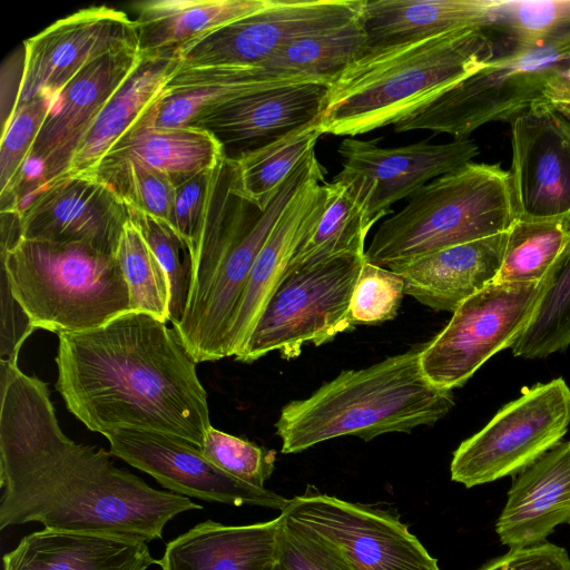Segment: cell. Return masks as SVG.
Returning a JSON list of instances; mask_svg holds the SVG:
<instances>
[{"mask_svg": "<svg viewBox=\"0 0 570 570\" xmlns=\"http://www.w3.org/2000/svg\"><path fill=\"white\" fill-rule=\"evenodd\" d=\"M494 0H364L360 20L367 48L466 27L485 28Z\"/></svg>", "mask_w": 570, "mask_h": 570, "instance_id": "f1b7e54d", "label": "cell"}, {"mask_svg": "<svg viewBox=\"0 0 570 570\" xmlns=\"http://www.w3.org/2000/svg\"><path fill=\"white\" fill-rule=\"evenodd\" d=\"M128 207L117 191L94 175L58 179L35 194L20 213L21 238L80 244L115 255Z\"/></svg>", "mask_w": 570, "mask_h": 570, "instance_id": "ac0fdd59", "label": "cell"}, {"mask_svg": "<svg viewBox=\"0 0 570 570\" xmlns=\"http://www.w3.org/2000/svg\"><path fill=\"white\" fill-rule=\"evenodd\" d=\"M110 454L151 475L174 493L230 505L279 510L286 499L266 488L239 481L209 462L202 450L178 436L156 431L118 428L104 435Z\"/></svg>", "mask_w": 570, "mask_h": 570, "instance_id": "9a60e30c", "label": "cell"}, {"mask_svg": "<svg viewBox=\"0 0 570 570\" xmlns=\"http://www.w3.org/2000/svg\"><path fill=\"white\" fill-rule=\"evenodd\" d=\"M127 49H138V36L135 20L121 10L95 6L57 20L23 42L12 114L40 92L55 99L86 66Z\"/></svg>", "mask_w": 570, "mask_h": 570, "instance_id": "5bb4252c", "label": "cell"}, {"mask_svg": "<svg viewBox=\"0 0 570 570\" xmlns=\"http://www.w3.org/2000/svg\"><path fill=\"white\" fill-rule=\"evenodd\" d=\"M273 570H284V569L279 566V563H278V561H277V563H276V566L274 567V569H273Z\"/></svg>", "mask_w": 570, "mask_h": 570, "instance_id": "c3c4849f", "label": "cell"}, {"mask_svg": "<svg viewBox=\"0 0 570 570\" xmlns=\"http://www.w3.org/2000/svg\"><path fill=\"white\" fill-rule=\"evenodd\" d=\"M364 259L340 256L286 272L235 358L252 363L278 352L293 360L305 345L320 346L353 330L350 305Z\"/></svg>", "mask_w": 570, "mask_h": 570, "instance_id": "9c48e42d", "label": "cell"}, {"mask_svg": "<svg viewBox=\"0 0 570 570\" xmlns=\"http://www.w3.org/2000/svg\"><path fill=\"white\" fill-rule=\"evenodd\" d=\"M325 175L323 167L302 185L261 248L230 330V356L235 357L242 352L265 305L285 275L298 242L322 203Z\"/></svg>", "mask_w": 570, "mask_h": 570, "instance_id": "603a6c76", "label": "cell"}, {"mask_svg": "<svg viewBox=\"0 0 570 570\" xmlns=\"http://www.w3.org/2000/svg\"><path fill=\"white\" fill-rule=\"evenodd\" d=\"M404 289V281L399 274L365 258L351 298L350 317L353 326L393 320L405 294Z\"/></svg>", "mask_w": 570, "mask_h": 570, "instance_id": "b9f144b4", "label": "cell"}, {"mask_svg": "<svg viewBox=\"0 0 570 570\" xmlns=\"http://www.w3.org/2000/svg\"><path fill=\"white\" fill-rule=\"evenodd\" d=\"M283 517L244 525L212 520L169 541L157 561L161 570H273Z\"/></svg>", "mask_w": 570, "mask_h": 570, "instance_id": "484cf974", "label": "cell"}, {"mask_svg": "<svg viewBox=\"0 0 570 570\" xmlns=\"http://www.w3.org/2000/svg\"><path fill=\"white\" fill-rule=\"evenodd\" d=\"M421 350L344 371L308 397L286 404L275 424L282 453H298L345 435L371 441L385 433H409L444 417L454 405L452 391L429 382Z\"/></svg>", "mask_w": 570, "mask_h": 570, "instance_id": "5b68a950", "label": "cell"}, {"mask_svg": "<svg viewBox=\"0 0 570 570\" xmlns=\"http://www.w3.org/2000/svg\"><path fill=\"white\" fill-rule=\"evenodd\" d=\"M517 219L509 170L469 163L409 198L374 234L365 258L389 267L449 246L507 232Z\"/></svg>", "mask_w": 570, "mask_h": 570, "instance_id": "52a82bcc", "label": "cell"}, {"mask_svg": "<svg viewBox=\"0 0 570 570\" xmlns=\"http://www.w3.org/2000/svg\"><path fill=\"white\" fill-rule=\"evenodd\" d=\"M494 58L482 27L367 48L331 82L323 134L356 136L416 115Z\"/></svg>", "mask_w": 570, "mask_h": 570, "instance_id": "277c9868", "label": "cell"}, {"mask_svg": "<svg viewBox=\"0 0 570 570\" xmlns=\"http://www.w3.org/2000/svg\"><path fill=\"white\" fill-rule=\"evenodd\" d=\"M479 570H570V557L562 547L549 542L510 549Z\"/></svg>", "mask_w": 570, "mask_h": 570, "instance_id": "f6af8a7d", "label": "cell"}, {"mask_svg": "<svg viewBox=\"0 0 570 570\" xmlns=\"http://www.w3.org/2000/svg\"><path fill=\"white\" fill-rule=\"evenodd\" d=\"M94 176L109 184L126 205L170 224L176 185L168 176L136 161L99 168Z\"/></svg>", "mask_w": 570, "mask_h": 570, "instance_id": "ab89813d", "label": "cell"}, {"mask_svg": "<svg viewBox=\"0 0 570 570\" xmlns=\"http://www.w3.org/2000/svg\"><path fill=\"white\" fill-rule=\"evenodd\" d=\"M372 226L357 181L337 174L324 183V197L298 242L287 271L311 267L340 256H364Z\"/></svg>", "mask_w": 570, "mask_h": 570, "instance_id": "f546056e", "label": "cell"}, {"mask_svg": "<svg viewBox=\"0 0 570 570\" xmlns=\"http://www.w3.org/2000/svg\"><path fill=\"white\" fill-rule=\"evenodd\" d=\"M364 0H272L265 9L194 40L176 55L180 66H261L288 42L343 26Z\"/></svg>", "mask_w": 570, "mask_h": 570, "instance_id": "4fadbf2b", "label": "cell"}, {"mask_svg": "<svg viewBox=\"0 0 570 570\" xmlns=\"http://www.w3.org/2000/svg\"><path fill=\"white\" fill-rule=\"evenodd\" d=\"M202 452L219 470L247 484L265 488L271 478L276 452L215 429L206 431Z\"/></svg>", "mask_w": 570, "mask_h": 570, "instance_id": "60d3db41", "label": "cell"}, {"mask_svg": "<svg viewBox=\"0 0 570 570\" xmlns=\"http://www.w3.org/2000/svg\"><path fill=\"white\" fill-rule=\"evenodd\" d=\"M216 167L176 186L170 225L189 248L199 233L208 206Z\"/></svg>", "mask_w": 570, "mask_h": 570, "instance_id": "ee69618b", "label": "cell"}, {"mask_svg": "<svg viewBox=\"0 0 570 570\" xmlns=\"http://www.w3.org/2000/svg\"><path fill=\"white\" fill-rule=\"evenodd\" d=\"M483 29L494 57L535 47L570 32V0H494Z\"/></svg>", "mask_w": 570, "mask_h": 570, "instance_id": "e575fe53", "label": "cell"}, {"mask_svg": "<svg viewBox=\"0 0 570 570\" xmlns=\"http://www.w3.org/2000/svg\"><path fill=\"white\" fill-rule=\"evenodd\" d=\"M286 519L335 543L356 570H441L397 517L308 487L289 499Z\"/></svg>", "mask_w": 570, "mask_h": 570, "instance_id": "7c38bea8", "label": "cell"}, {"mask_svg": "<svg viewBox=\"0 0 570 570\" xmlns=\"http://www.w3.org/2000/svg\"><path fill=\"white\" fill-rule=\"evenodd\" d=\"M510 126L517 218H570V119L544 98Z\"/></svg>", "mask_w": 570, "mask_h": 570, "instance_id": "2e32d148", "label": "cell"}, {"mask_svg": "<svg viewBox=\"0 0 570 570\" xmlns=\"http://www.w3.org/2000/svg\"><path fill=\"white\" fill-rule=\"evenodd\" d=\"M550 102L553 107L561 111L568 119H570V100H554Z\"/></svg>", "mask_w": 570, "mask_h": 570, "instance_id": "7dc6e473", "label": "cell"}, {"mask_svg": "<svg viewBox=\"0 0 570 570\" xmlns=\"http://www.w3.org/2000/svg\"><path fill=\"white\" fill-rule=\"evenodd\" d=\"M142 61L138 49L106 55L80 70L55 97L31 149L40 168L29 195L49 185L65 168L78 139Z\"/></svg>", "mask_w": 570, "mask_h": 570, "instance_id": "d6986e66", "label": "cell"}, {"mask_svg": "<svg viewBox=\"0 0 570 570\" xmlns=\"http://www.w3.org/2000/svg\"><path fill=\"white\" fill-rule=\"evenodd\" d=\"M569 524H570V521H569Z\"/></svg>", "mask_w": 570, "mask_h": 570, "instance_id": "681fc988", "label": "cell"}, {"mask_svg": "<svg viewBox=\"0 0 570 570\" xmlns=\"http://www.w3.org/2000/svg\"><path fill=\"white\" fill-rule=\"evenodd\" d=\"M58 340L56 389L87 429L156 431L202 449L212 426L207 393L167 322L131 311Z\"/></svg>", "mask_w": 570, "mask_h": 570, "instance_id": "7a4b0ae2", "label": "cell"}, {"mask_svg": "<svg viewBox=\"0 0 570 570\" xmlns=\"http://www.w3.org/2000/svg\"><path fill=\"white\" fill-rule=\"evenodd\" d=\"M225 156L219 140L204 128L140 126L122 137L97 169L136 161L168 176L177 186L215 168Z\"/></svg>", "mask_w": 570, "mask_h": 570, "instance_id": "83f0119b", "label": "cell"}, {"mask_svg": "<svg viewBox=\"0 0 570 570\" xmlns=\"http://www.w3.org/2000/svg\"><path fill=\"white\" fill-rule=\"evenodd\" d=\"M569 62L570 32L501 53L394 130H430L465 139L488 122L511 124L544 99L548 83Z\"/></svg>", "mask_w": 570, "mask_h": 570, "instance_id": "ba28073f", "label": "cell"}, {"mask_svg": "<svg viewBox=\"0 0 570 570\" xmlns=\"http://www.w3.org/2000/svg\"><path fill=\"white\" fill-rule=\"evenodd\" d=\"M366 49V35L357 17L343 26L288 42L261 66L274 73L332 82Z\"/></svg>", "mask_w": 570, "mask_h": 570, "instance_id": "1f68e13d", "label": "cell"}, {"mask_svg": "<svg viewBox=\"0 0 570 570\" xmlns=\"http://www.w3.org/2000/svg\"><path fill=\"white\" fill-rule=\"evenodd\" d=\"M323 166L313 153L263 210L235 189V166L216 167L208 206L190 246L191 279L181 321L173 326L196 363L229 357V334L253 264L302 185Z\"/></svg>", "mask_w": 570, "mask_h": 570, "instance_id": "3957f363", "label": "cell"}, {"mask_svg": "<svg viewBox=\"0 0 570 570\" xmlns=\"http://www.w3.org/2000/svg\"><path fill=\"white\" fill-rule=\"evenodd\" d=\"M570 521V441L561 442L514 480L495 523L510 549L540 544Z\"/></svg>", "mask_w": 570, "mask_h": 570, "instance_id": "7402d4cb", "label": "cell"}, {"mask_svg": "<svg viewBox=\"0 0 570 570\" xmlns=\"http://www.w3.org/2000/svg\"><path fill=\"white\" fill-rule=\"evenodd\" d=\"M570 424L563 379L524 387L453 453L451 479L465 488L521 473L561 443Z\"/></svg>", "mask_w": 570, "mask_h": 570, "instance_id": "30bf717a", "label": "cell"}, {"mask_svg": "<svg viewBox=\"0 0 570 570\" xmlns=\"http://www.w3.org/2000/svg\"><path fill=\"white\" fill-rule=\"evenodd\" d=\"M272 0H148L132 4L142 57L177 52L207 33L258 12Z\"/></svg>", "mask_w": 570, "mask_h": 570, "instance_id": "4316f807", "label": "cell"}, {"mask_svg": "<svg viewBox=\"0 0 570 570\" xmlns=\"http://www.w3.org/2000/svg\"><path fill=\"white\" fill-rule=\"evenodd\" d=\"M547 283H492L464 301L421 350V367L429 382L452 391L494 354L511 348L532 318Z\"/></svg>", "mask_w": 570, "mask_h": 570, "instance_id": "8fae6325", "label": "cell"}, {"mask_svg": "<svg viewBox=\"0 0 570 570\" xmlns=\"http://www.w3.org/2000/svg\"><path fill=\"white\" fill-rule=\"evenodd\" d=\"M321 116L259 148L230 158L235 166V189L263 210L287 178L313 154L320 137Z\"/></svg>", "mask_w": 570, "mask_h": 570, "instance_id": "4dcf8cb0", "label": "cell"}, {"mask_svg": "<svg viewBox=\"0 0 570 570\" xmlns=\"http://www.w3.org/2000/svg\"><path fill=\"white\" fill-rule=\"evenodd\" d=\"M570 345V247L549 277L527 327L511 346L525 360L546 358Z\"/></svg>", "mask_w": 570, "mask_h": 570, "instance_id": "d590c367", "label": "cell"}, {"mask_svg": "<svg viewBox=\"0 0 570 570\" xmlns=\"http://www.w3.org/2000/svg\"><path fill=\"white\" fill-rule=\"evenodd\" d=\"M2 561L3 570H146L158 560L140 540L45 528L22 538Z\"/></svg>", "mask_w": 570, "mask_h": 570, "instance_id": "d4e9b609", "label": "cell"}, {"mask_svg": "<svg viewBox=\"0 0 570 570\" xmlns=\"http://www.w3.org/2000/svg\"><path fill=\"white\" fill-rule=\"evenodd\" d=\"M53 98L45 92L17 109L2 128L0 146L1 210L13 207L23 168L51 109Z\"/></svg>", "mask_w": 570, "mask_h": 570, "instance_id": "74e56055", "label": "cell"}, {"mask_svg": "<svg viewBox=\"0 0 570 570\" xmlns=\"http://www.w3.org/2000/svg\"><path fill=\"white\" fill-rule=\"evenodd\" d=\"M507 232L449 246L386 268L399 274L405 294L434 311L454 312L494 283L503 259Z\"/></svg>", "mask_w": 570, "mask_h": 570, "instance_id": "44dd1931", "label": "cell"}, {"mask_svg": "<svg viewBox=\"0 0 570 570\" xmlns=\"http://www.w3.org/2000/svg\"><path fill=\"white\" fill-rule=\"evenodd\" d=\"M129 219L139 229L169 282V323L177 325L188 302L191 279V254L187 243L159 218L128 206Z\"/></svg>", "mask_w": 570, "mask_h": 570, "instance_id": "f35d334b", "label": "cell"}, {"mask_svg": "<svg viewBox=\"0 0 570 570\" xmlns=\"http://www.w3.org/2000/svg\"><path fill=\"white\" fill-rule=\"evenodd\" d=\"M379 139H343L337 151L343 176L354 178L364 195L367 223L373 227L392 214V205L410 198L433 179L452 173L480 154L470 138L446 144H415L383 148Z\"/></svg>", "mask_w": 570, "mask_h": 570, "instance_id": "e0dca14e", "label": "cell"}, {"mask_svg": "<svg viewBox=\"0 0 570 570\" xmlns=\"http://www.w3.org/2000/svg\"><path fill=\"white\" fill-rule=\"evenodd\" d=\"M1 275L36 330L81 332L131 312L116 255L85 245L20 238L1 246Z\"/></svg>", "mask_w": 570, "mask_h": 570, "instance_id": "8992f818", "label": "cell"}, {"mask_svg": "<svg viewBox=\"0 0 570 570\" xmlns=\"http://www.w3.org/2000/svg\"><path fill=\"white\" fill-rule=\"evenodd\" d=\"M544 98L549 101L570 100V63L548 83Z\"/></svg>", "mask_w": 570, "mask_h": 570, "instance_id": "bcb514c9", "label": "cell"}, {"mask_svg": "<svg viewBox=\"0 0 570 570\" xmlns=\"http://www.w3.org/2000/svg\"><path fill=\"white\" fill-rule=\"evenodd\" d=\"M569 247L570 218H517L507 230L503 259L494 283L547 281Z\"/></svg>", "mask_w": 570, "mask_h": 570, "instance_id": "d6a6232c", "label": "cell"}, {"mask_svg": "<svg viewBox=\"0 0 570 570\" xmlns=\"http://www.w3.org/2000/svg\"><path fill=\"white\" fill-rule=\"evenodd\" d=\"M115 255L129 288L131 311L169 322L168 277L130 219L124 227Z\"/></svg>", "mask_w": 570, "mask_h": 570, "instance_id": "8d00e7d4", "label": "cell"}, {"mask_svg": "<svg viewBox=\"0 0 570 570\" xmlns=\"http://www.w3.org/2000/svg\"><path fill=\"white\" fill-rule=\"evenodd\" d=\"M308 81L328 82L303 76L271 72L258 77L217 81L195 87L166 90L135 127L188 126L213 109L237 97L262 89Z\"/></svg>", "mask_w": 570, "mask_h": 570, "instance_id": "836d02e7", "label": "cell"}, {"mask_svg": "<svg viewBox=\"0 0 570 570\" xmlns=\"http://www.w3.org/2000/svg\"><path fill=\"white\" fill-rule=\"evenodd\" d=\"M282 517L277 559L284 570H356L335 543Z\"/></svg>", "mask_w": 570, "mask_h": 570, "instance_id": "7bdbcfd3", "label": "cell"}, {"mask_svg": "<svg viewBox=\"0 0 570 570\" xmlns=\"http://www.w3.org/2000/svg\"><path fill=\"white\" fill-rule=\"evenodd\" d=\"M330 85L308 81L257 90L220 105L191 126L210 131L235 158L317 119Z\"/></svg>", "mask_w": 570, "mask_h": 570, "instance_id": "ffe728a7", "label": "cell"}, {"mask_svg": "<svg viewBox=\"0 0 570 570\" xmlns=\"http://www.w3.org/2000/svg\"><path fill=\"white\" fill-rule=\"evenodd\" d=\"M179 65L176 52L142 57L138 68L82 132L63 170L51 183L67 177L92 175L109 150L163 96L168 79Z\"/></svg>", "mask_w": 570, "mask_h": 570, "instance_id": "cb8c5ba5", "label": "cell"}, {"mask_svg": "<svg viewBox=\"0 0 570 570\" xmlns=\"http://www.w3.org/2000/svg\"><path fill=\"white\" fill-rule=\"evenodd\" d=\"M0 529L100 532L149 542L176 515L203 507L119 469L110 452L61 430L50 392L18 365L0 374Z\"/></svg>", "mask_w": 570, "mask_h": 570, "instance_id": "6da1fadb", "label": "cell"}]
</instances>
